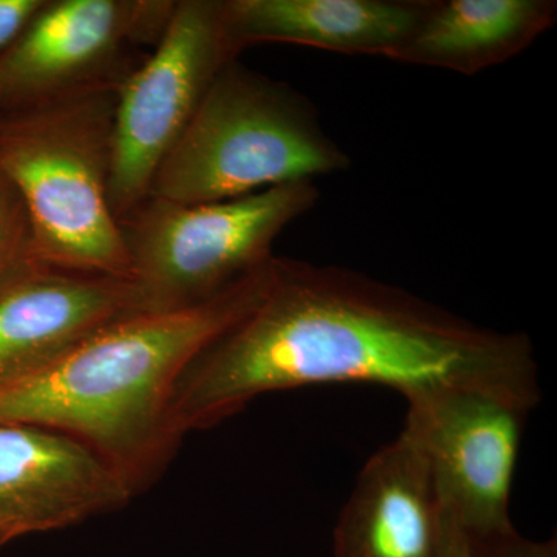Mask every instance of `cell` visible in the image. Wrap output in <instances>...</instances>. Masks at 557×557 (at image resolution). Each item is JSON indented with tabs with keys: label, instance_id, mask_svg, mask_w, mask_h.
<instances>
[{
	"label": "cell",
	"instance_id": "12",
	"mask_svg": "<svg viewBox=\"0 0 557 557\" xmlns=\"http://www.w3.org/2000/svg\"><path fill=\"white\" fill-rule=\"evenodd\" d=\"M434 0H223L237 54L258 44H293L394 60Z\"/></svg>",
	"mask_w": 557,
	"mask_h": 557
},
{
	"label": "cell",
	"instance_id": "6",
	"mask_svg": "<svg viewBox=\"0 0 557 557\" xmlns=\"http://www.w3.org/2000/svg\"><path fill=\"white\" fill-rule=\"evenodd\" d=\"M234 60L239 54L226 35L223 0H177L159 44L116 94L110 203L119 222L148 199L161 163Z\"/></svg>",
	"mask_w": 557,
	"mask_h": 557
},
{
	"label": "cell",
	"instance_id": "15",
	"mask_svg": "<svg viewBox=\"0 0 557 557\" xmlns=\"http://www.w3.org/2000/svg\"><path fill=\"white\" fill-rule=\"evenodd\" d=\"M467 539L471 557H557L556 537L531 541L518 533L515 525Z\"/></svg>",
	"mask_w": 557,
	"mask_h": 557
},
{
	"label": "cell",
	"instance_id": "11",
	"mask_svg": "<svg viewBox=\"0 0 557 557\" xmlns=\"http://www.w3.org/2000/svg\"><path fill=\"white\" fill-rule=\"evenodd\" d=\"M446 518L405 431L366 461L333 531V557H445Z\"/></svg>",
	"mask_w": 557,
	"mask_h": 557
},
{
	"label": "cell",
	"instance_id": "4",
	"mask_svg": "<svg viewBox=\"0 0 557 557\" xmlns=\"http://www.w3.org/2000/svg\"><path fill=\"white\" fill-rule=\"evenodd\" d=\"M351 166L313 102L289 84L228 62L212 81L149 197L214 203L295 182H317Z\"/></svg>",
	"mask_w": 557,
	"mask_h": 557
},
{
	"label": "cell",
	"instance_id": "3",
	"mask_svg": "<svg viewBox=\"0 0 557 557\" xmlns=\"http://www.w3.org/2000/svg\"><path fill=\"white\" fill-rule=\"evenodd\" d=\"M121 81L0 112V171L20 194L36 256L49 269L132 278L110 203Z\"/></svg>",
	"mask_w": 557,
	"mask_h": 557
},
{
	"label": "cell",
	"instance_id": "9",
	"mask_svg": "<svg viewBox=\"0 0 557 557\" xmlns=\"http://www.w3.org/2000/svg\"><path fill=\"white\" fill-rule=\"evenodd\" d=\"M132 497L120 475L75 440L0 426V548L119 511Z\"/></svg>",
	"mask_w": 557,
	"mask_h": 557
},
{
	"label": "cell",
	"instance_id": "8",
	"mask_svg": "<svg viewBox=\"0 0 557 557\" xmlns=\"http://www.w3.org/2000/svg\"><path fill=\"white\" fill-rule=\"evenodd\" d=\"M177 0H47L0 53V112L53 100L131 72L127 57L156 47Z\"/></svg>",
	"mask_w": 557,
	"mask_h": 557
},
{
	"label": "cell",
	"instance_id": "10",
	"mask_svg": "<svg viewBox=\"0 0 557 557\" xmlns=\"http://www.w3.org/2000/svg\"><path fill=\"white\" fill-rule=\"evenodd\" d=\"M137 313L145 311L132 278L39 267L0 295V386Z\"/></svg>",
	"mask_w": 557,
	"mask_h": 557
},
{
	"label": "cell",
	"instance_id": "13",
	"mask_svg": "<svg viewBox=\"0 0 557 557\" xmlns=\"http://www.w3.org/2000/svg\"><path fill=\"white\" fill-rule=\"evenodd\" d=\"M556 21L555 0H434L392 61L478 75L518 57Z\"/></svg>",
	"mask_w": 557,
	"mask_h": 557
},
{
	"label": "cell",
	"instance_id": "7",
	"mask_svg": "<svg viewBox=\"0 0 557 557\" xmlns=\"http://www.w3.org/2000/svg\"><path fill=\"white\" fill-rule=\"evenodd\" d=\"M403 431L426 461L443 515L468 537L512 527V482L530 406L478 387L406 399Z\"/></svg>",
	"mask_w": 557,
	"mask_h": 557
},
{
	"label": "cell",
	"instance_id": "17",
	"mask_svg": "<svg viewBox=\"0 0 557 557\" xmlns=\"http://www.w3.org/2000/svg\"><path fill=\"white\" fill-rule=\"evenodd\" d=\"M445 557H471L469 556L467 536L448 518H446L445 528Z\"/></svg>",
	"mask_w": 557,
	"mask_h": 557
},
{
	"label": "cell",
	"instance_id": "14",
	"mask_svg": "<svg viewBox=\"0 0 557 557\" xmlns=\"http://www.w3.org/2000/svg\"><path fill=\"white\" fill-rule=\"evenodd\" d=\"M39 267L27 209L0 171V295Z\"/></svg>",
	"mask_w": 557,
	"mask_h": 557
},
{
	"label": "cell",
	"instance_id": "5",
	"mask_svg": "<svg viewBox=\"0 0 557 557\" xmlns=\"http://www.w3.org/2000/svg\"><path fill=\"white\" fill-rule=\"evenodd\" d=\"M319 197L317 182L214 203L148 197L120 222L143 311L199 306L269 265L274 242Z\"/></svg>",
	"mask_w": 557,
	"mask_h": 557
},
{
	"label": "cell",
	"instance_id": "1",
	"mask_svg": "<svg viewBox=\"0 0 557 557\" xmlns=\"http://www.w3.org/2000/svg\"><path fill=\"white\" fill-rule=\"evenodd\" d=\"M333 383L380 384L406 399L478 387L541 403L527 333L483 327L361 271L276 256L259 302L180 379L171 432L182 443L260 395Z\"/></svg>",
	"mask_w": 557,
	"mask_h": 557
},
{
	"label": "cell",
	"instance_id": "16",
	"mask_svg": "<svg viewBox=\"0 0 557 557\" xmlns=\"http://www.w3.org/2000/svg\"><path fill=\"white\" fill-rule=\"evenodd\" d=\"M47 0H0V53L16 42Z\"/></svg>",
	"mask_w": 557,
	"mask_h": 557
},
{
	"label": "cell",
	"instance_id": "2",
	"mask_svg": "<svg viewBox=\"0 0 557 557\" xmlns=\"http://www.w3.org/2000/svg\"><path fill=\"white\" fill-rule=\"evenodd\" d=\"M274 260L199 306L120 319L46 368L3 384L0 426L75 440L135 496L178 448L170 408L180 379L200 351L259 302Z\"/></svg>",
	"mask_w": 557,
	"mask_h": 557
}]
</instances>
